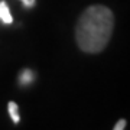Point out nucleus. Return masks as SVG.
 Listing matches in <instances>:
<instances>
[{"instance_id":"obj_6","label":"nucleus","mask_w":130,"mask_h":130,"mask_svg":"<svg viewBox=\"0 0 130 130\" xmlns=\"http://www.w3.org/2000/svg\"><path fill=\"white\" fill-rule=\"evenodd\" d=\"M22 3H23L25 7H28V9H30V7H33L35 6V3H36V0H20Z\"/></svg>"},{"instance_id":"obj_5","label":"nucleus","mask_w":130,"mask_h":130,"mask_svg":"<svg viewBox=\"0 0 130 130\" xmlns=\"http://www.w3.org/2000/svg\"><path fill=\"white\" fill-rule=\"evenodd\" d=\"M126 126H127V121H126L124 119H121V120H119L116 124H114L113 129L114 130H123V129H126Z\"/></svg>"},{"instance_id":"obj_4","label":"nucleus","mask_w":130,"mask_h":130,"mask_svg":"<svg viewBox=\"0 0 130 130\" xmlns=\"http://www.w3.org/2000/svg\"><path fill=\"white\" fill-rule=\"evenodd\" d=\"M33 78H35V74H33L30 70H23L22 72H20V77H19V83H20V85H28V84H30L33 81Z\"/></svg>"},{"instance_id":"obj_1","label":"nucleus","mask_w":130,"mask_h":130,"mask_svg":"<svg viewBox=\"0 0 130 130\" xmlns=\"http://www.w3.org/2000/svg\"><path fill=\"white\" fill-rule=\"evenodd\" d=\"M114 29V14L107 6L94 5L84 10L75 26L77 45L85 54L106 49Z\"/></svg>"},{"instance_id":"obj_2","label":"nucleus","mask_w":130,"mask_h":130,"mask_svg":"<svg viewBox=\"0 0 130 130\" xmlns=\"http://www.w3.org/2000/svg\"><path fill=\"white\" fill-rule=\"evenodd\" d=\"M0 20L6 25H10L13 22V18L10 14V10H9V6L6 5V2L0 0Z\"/></svg>"},{"instance_id":"obj_3","label":"nucleus","mask_w":130,"mask_h":130,"mask_svg":"<svg viewBox=\"0 0 130 130\" xmlns=\"http://www.w3.org/2000/svg\"><path fill=\"white\" fill-rule=\"evenodd\" d=\"M7 108H9V116L10 119H12V121H13L14 124H18L19 121H20V116H19V107L18 104L14 101H9V104H7Z\"/></svg>"}]
</instances>
